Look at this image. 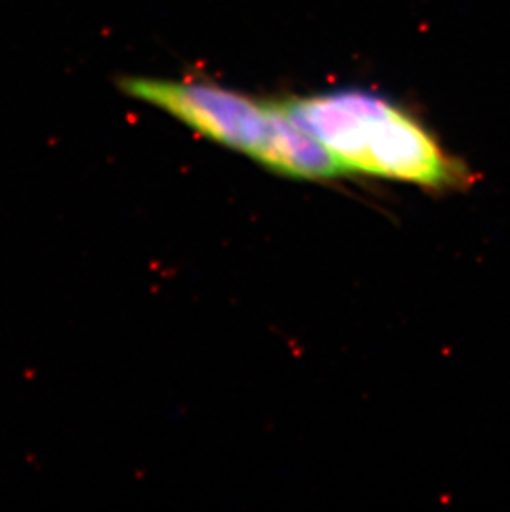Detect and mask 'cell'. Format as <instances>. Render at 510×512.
I'll return each mask as SVG.
<instances>
[{"mask_svg":"<svg viewBox=\"0 0 510 512\" xmlns=\"http://www.w3.org/2000/svg\"><path fill=\"white\" fill-rule=\"evenodd\" d=\"M126 97L174 116L209 140L241 151L270 170L302 179L335 178L342 166L279 103H260L198 80L133 77L116 80Z\"/></svg>","mask_w":510,"mask_h":512,"instance_id":"7a4b0ae2","label":"cell"},{"mask_svg":"<svg viewBox=\"0 0 510 512\" xmlns=\"http://www.w3.org/2000/svg\"><path fill=\"white\" fill-rule=\"evenodd\" d=\"M295 125L327 148L343 171L424 186L459 179L458 165L413 115L368 90H337L280 102Z\"/></svg>","mask_w":510,"mask_h":512,"instance_id":"6da1fadb","label":"cell"}]
</instances>
